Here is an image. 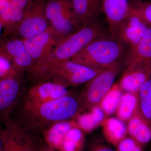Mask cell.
I'll return each mask as SVG.
<instances>
[{
  "label": "cell",
  "instance_id": "cell-30",
  "mask_svg": "<svg viewBox=\"0 0 151 151\" xmlns=\"http://www.w3.org/2000/svg\"><path fill=\"white\" fill-rule=\"evenodd\" d=\"M14 6L25 13L32 6L34 0H7Z\"/></svg>",
  "mask_w": 151,
  "mask_h": 151
},
{
  "label": "cell",
  "instance_id": "cell-14",
  "mask_svg": "<svg viewBox=\"0 0 151 151\" xmlns=\"http://www.w3.org/2000/svg\"><path fill=\"white\" fill-rule=\"evenodd\" d=\"M103 13L108 25V31L117 37L131 6L129 0H101Z\"/></svg>",
  "mask_w": 151,
  "mask_h": 151
},
{
  "label": "cell",
  "instance_id": "cell-22",
  "mask_svg": "<svg viewBox=\"0 0 151 151\" xmlns=\"http://www.w3.org/2000/svg\"><path fill=\"white\" fill-rule=\"evenodd\" d=\"M89 111L88 113L79 116L78 119L79 127L86 132L94 130L106 119L105 113L99 106Z\"/></svg>",
  "mask_w": 151,
  "mask_h": 151
},
{
  "label": "cell",
  "instance_id": "cell-21",
  "mask_svg": "<svg viewBox=\"0 0 151 151\" xmlns=\"http://www.w3.org/2000/svg\"><path fill=\"white\" fill-rule=\"evenodd\" d=\"M137 107L136 94L126 92L123 94L116 111L118 119L123 122L129 121Z\"/></svg>",
  "mask_w": 151,
  "mask_h": 151
},
{
  "label": "cell",
  "instance_id": "cell-31",
  "mask_svg": "<svg viewBox=\"0 0 151 151\" xmlns=\"http://www.w3.org/2000/svg\"><path fill=\"white\" fill-rule=\"evenodd\" d=\"M88 151H116L105 145H97L92 147Z\"/></svg>",
  "mask_w": 151,
  "mask_h": 151
},
{
  "label": "cell",
  "instance_id": "cell-13",
  "mask_svg": "<svg viewBox=\"0 0 151 151\" xmlns=\"http://www.w3.org/2000/svg\"><path fill=\"white\" fill-rule=\"evenodd\" d=\"M23 40L34 64L47 56L60 40L50 26L40 34Z\"/></svg>",
  "mask_w": 151,
  "mask_h": 151
},
{
  "label": "cell",
  "instance_id": "cell-16",
  "mask_svg": "<svg viewBox=\"0 0 151 151\" xmlns=\"http://www.w3.org/2000/svg\"><path fill=\"white\" fill-rule=\"evenodd\" d=\"M127 133L130 137L141 145H146L151 140V126L143 118L137 109L128 121Z\"/></svg>",
  "mask_w": 151,
  "mask_h": 151
},
{
  "label": "cell",
  "instance_id": "cell-34",
  "mask_svg": "<svg viewBox=\"0 0 151 151\" xmlns=\"http://www.w3.org/2000/svg\"><path fill=\"white\" fill-rule=\"evenodd\" d=\"M129 1L130 4H131V3L138 2L141 1H143V0H129Z\"/></svg>",
  "mask_w": 151,
  "mask_h": 151
},
{
  "label": "cell",
  "instance_id": "cell-3",
  "mask_svg": "<svg viewBox=\"0 0 151 151\" xmlns=\"http://www.w3.org/2000/svg\"><path fill=\"white\" fill-rule=\"evenodd\" d=\"M126 47L109 31L86 45L70 60L92 70L100 71L120 61Z\"/></svg>",
  "mask_w": 151,
  "mask_h": 151
},
{
  "label": "cell",
  "instance_id": "cell-6",
  "mask_svg": "<svg viewBox=\"0 0 151 151\" xmlns=\"http://www.w3.org/2000/svg\"><path fill=\"white\" fill-rule=\"evenodd\" d=\"M45 16L60 40L82 27L76 16L71 0H46Z\"/></svg>",
  "mask_w": 151,
  "mask_h": 151
},
{
  "label": "cell",
  "instance_id": "cell-36",
  "mask_svg": "<svg viewBox=\"0 0 151 151\" xmlns=\"http://www.w3.org/2000/svg\"><path fill=\"white\" fill-rule=\"evenodd\" d=\"M1 127H0V129H1Z\"/></svg>",
  "mask_w": 151,
  "mask_h": 151
},
{
  "label": "cell",
  "instance_id": "cell-33",
  "mask_svg": "<svg viewBox=\"0 0 151 151\" xmlns=\"http://www.w3.org/2000/svg\"><path fill=\"white\" fill-rule=\"evenodd\" d=\"M3 28H3V25L2 24L1 22L0 21V37H1V34Z\"/></svg>",
  "mask_w": 151,
  "mask_h": 151
},
{
  "label": "cell",
  "instance_id": "cell-17",
  "mask_svg": "<svg viewBox=\"0 0 151 151\" xmlns=\"http://www.w3.org/2000/svg\"><path fill=\"white\" fill-rule=\"evenodd\" d=\"M24 14L22 11L14 6L7 0H2L0 2V21L4 29L5 35L11 34Z\"/></svg>",
  "mask_w": 151,
  "mask_h": 151
},
{
  "label": "cell",
  "instance_id": "cell-8",
  "mask_svg": "<svg viewBox=\"0 0 151 151\" xmlns=\"http://www.w3.org/2000/svg\"><path fill=\"white\" fill-rule=\"evenodd\" d=\"M92 70L70 60L58 63L50 73L49 81L65 87L85 84L100 71Z\"/></svg>",
  "mask_w": 151,
  "mask_h": 151
},
{
  "label": "cell",
  "instance_id": "cell-20",
  "mask_svg": "<svg viewBox=\"0 0 151 151\" xmlns=\"http://www.w3.org/2000/svg\"><path fill=\"white\" fill-rule=\"evenodd\" d=\"M138 112L151 126V78L137 92Z\"/></svg>",
  "mask_w": 151,
  "mask_h": 151
},
{
  "label": "cell",
  "instance_id": "cell-5",
  "mask_svg": "<svg viewBox=\"0 0 151 151\" xmlns=\"http://www.w3.org/2000/svg\"><path fill=\"white\" fill-rule=\"evenodd\" d=\"M1 131L2 151H54L45 140L9 119Z\"/></svg>",
  "mask_w": 151,
  "mask_h": 151
},
{
  "label": "cell",
  "instance_id": "cell-29",
  "mask_svg": "<svg viewBox=\"0 0 151 151\" xmlns=\"http://www.w3.org/2000/svg\"><path fill=\"white\" fill-rule=\"evenodd\" d=\"M116 147V151H143L142 145L131 137L124 138Z\"/></svg>",
  "mask_w": 151,
  "mask_h": 151
},
{
  "label": "cell",
  "instance_id": "cell-7",
  "mask_svg": "<svg viewBox=\"0 0 151 151\" xmlns=\"http://www.w3.org/2000/svg\"><path fill=\"white\" fill-rule=\"evenodd\" d=\"M45 1L34 0L32 6L11 32V37L23 40L38 35L50 27L45 13Z\"/></svg>",
  "mask_w": 151,
  "mask_h": 151
},
{
  "label": "cell",
  "instance_id": "cell-23",
  "mask_svg": "<svg viewBox=\"0 0 151 151\" xmlns=\"http://www.w3.org/2000/svg\"><path fill=\"white\" fill-rule=\"evenodd\" d=\"M122 91L119 84H113L100 102L99 106L103 110L106 117L116 112L123 95Z\"/></svg>",
  "mask_w": 151,
  "mask_h": 151
},
{
  "label": "cell",
  "instance_id": "cell-2",
  "mask_svg": "<svg viewBox=\"0 0 151 151\" xmlns=\"http://www.w3.org/2000/svg\"><path fill=\"white\" fill-rule=\"evenodd\" d=\"M99 19L85 25L60 40L50 54L35 63L36 70L47 76L57 64L70 60L95 39L107 32Z\"/></svg>",
  "mask_w": 151,
  "mask_h": 151
},
{
  "label": "cell",
  "instance_id": "cell-26",
  "mask_svg": "<svg viewBox=\"0 0 151 151\" xmlns=\"http://www.w3.org/2000/svg\"><path fill=\"white\" fill-rule=\"evenodd\" d=\"M125 21L141 37L145 35L150 28L137 12L132 6Z\"/></svg>",
  "mask_w": 151,
  "mask_h": 151
},
{
  "label": "cell",
  "instance_id": "cell-25",
  "mask_svg": "<svg viewBox=\"0 0 151 151\" xmlns=\"http://www.w3.org/2000/svg\"><path fill=\"white\" fill-rule=\"evenodd\" d=\"M117 37L125 47H128L130 50L139 43L142 38L130 27L125 21L120 27Z\"/></svg>",
  "mask_w": 151,
  "mask_h": 151
},
{
  "label": "cell",
  "instance_id": "cell-12",
  "mask_svg": "<svg viewBox=\"0 0 151 151\" xmlns=\"http://www.w3.org/2000/svg\"><path fill=\"white\" fill-rule=\"evenodd\" d=\"M151 78V61H133L127 65L119 85L123 91L136 94Z\"/></svg>",
  "mask_w": 151,
  "mask_h": 151
},
{
  "label": "cell",
  "instance_id": "cell-1",
  "mask_svg": "<svg viewBox=\"0 0 151 151\" xmlns=\"http://www.w3.org/2000/svg\"><path fill=\"white\" fill-rule=\"evenodd\" d=\"M78 114L77 98L68 94L38 104L17 101L9 119L33 134L44 139L45 134L55 125L66 122Z\"/></svg>",
  "mask_w": 151,
  "mask_h": 151
},
{
  "label": "cell",
  "instance_id": "cell-28",
  "mask_svg": "<svg viewBox=\"0 0 151 151\" xmlns=\"http://www.w3.org/2000/svg\"><path fill=\"white\" fill-rule=\"evenodd\" d=\"M17 76L20 75L15 70L12 62L5 56L0 54V78H7Z\"/></svg>",
  "mask_w": 151,
  "mask_h": 151
},
{
  "label": "cell",
  "instance_id": "cell-18",
  "mask_svg": "<svg viewBox=\"0 0 151 151\" xmlns=\"http://www.w3.org/2000/svg\"><path fill=\"white\" fill-rule=\"evenodd\" d=\"M103 134L107 141L116 146L127 134V128L118 118H106L102 123Z\"/></svg>",
  "mask_w": 151,
  "mask_h": 151
},
{
  "label": "cell",
  "instance_id": "cell-9",
  "mask_svg": "<svg viewBox=\"0 0 151 151\" xmlns=\"http://www.w3.org/2000/svg\"><path fill=\"white\" fill-rule=\"evenodd\" d=\"M24 77L0 78V124L8 120L11 111L23 92Z\"/></svg>",
  "mask_w": 151,
  "mask_h": 151
},
{
  "label": "cell",
  "instance_id": "cell-32",
  "mask_svg": "<svg viewBox=\"0 0 151 151\" xmlns=\"http://www.w3.org/2000/svg\"><path fill=\"white\" fill-rule=\"evenodd\" d=\"M2 128L0 129V151L2 150V142L1 139V131Z\"/></svg>",
  "mask_w": 151,
  "mask_h": 151
},
{
  "label": "cell",
  "instance_id": "cell-24",
  "mask_svg": "<svg viewBox=\"0 0 151 151\" xmlns=\"http://www.w3.org/2000/svg\"><path fill=\"white\" fill-rule=\"evenodd\" d=\"M84 136L78 129H71L65 135L59 150L60 151H78L84 144Z\"/></svg>",
  "mask_w": 151,
  "mask_h": 151
},
{
  "label": "cell",
  "instance_id": "cell-19",
  "mask_svg": "<svg viewBox=\"0 0 151 151\" xmlns=\"http://www.w3.org/2000/svg\"><path fill=\"white\" fill-rule=\"evenodd\" d=\"M134 61H151V28L147 31L139 43L130 50L127 64Z\"/></svg>",
  "mask_w": 151,
  "mask_h": 151
},
{
  "label": "cell",
  "instance_id": "cell-15",
  "mask_svg": "<svg viewBox=\"0 0 151 151\" xmlns=\"http://www.w3.org/2000/svg\"><path fill=\"white\" fill-rule=\"evenodd\" d=\"M73 10L81 27L99 19L103 13L101 0H71Z\"/></svg>",
  "mask_w": 151,
  "mask_h": 151
},
{
  "label": "cell",
  "instance_id": "cell-4",
  "mask_svg": "<svg viewBox=\"0 0 151 151\" xmlns=\"http://www.w3.org/2000/svg\"><path fill=\"white\" fill-rule=\"evenodd\" d=\"M120 70L119 61L101 70L85 83L77 98L78 114L99 106L103 97L113 86Z\"/></svg>",
  "mask_w": 151,
  "mask_h": 151
},
{
  "label": "cell",
  "instance_id": "cell-27",
  "mask_svg": "<svg viewBox=\"0 0 151 151\" xmlns=\"http://www.w3.org/2000/svg\"><path fill=\"white\" fill-rule=\"evenodd\" d=\"M130 4L149 27L151 28V2L142 1Z\"/></svg>",
  "mask_w": 151,
  "mask_h": 151
},
{
  "label": "cell",
  "instance_id": "cell-11",
  "mask_svg": "<svg viewBox=\"0 0 151 151\" xmlns=\"http://www.w3.org/2000/svg\"><path fill=\"white\" fill-rule=\"evenodd\" d=\"M68 94L67 88L52 81L40 82L24 90L18 100L29 104H38L55 100Z\"/></svg>",
  "mask_w": 151,
  "mask_h": 151
},
{
  "label": "cell",
  "instance_id": "cell-35",
  "mask_svg": "<svg viewBox=\"0 0 151 151\" xmlns=\"http://www.w3.org/2000/svg\"><path fill=\"white\" fill-rule=\"evenodd\" d=\"M1 1H2V0H0V2H1Z\"/></svg>",
  "mask_w": 151,
  "mask_h": 151
},
{
  "label": "cell",
  "instance_id": "cell-10",
  "mask_svg": "<svg viewBox=\"0 0 151 151\" xmlns=\"http://www.w3.org/2000/svg\"><path fill=\"white\" fill-rule=\"evenodd\" d=\"M0 54L8 58L17 73L22 76L33 65L22 40L12 37L0 40Z\"/></svg>",
  "mask_w": 151,
  "mask_h": 151
}]
</instances>
